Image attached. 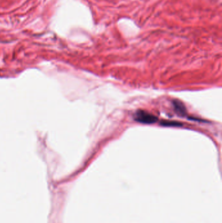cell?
Listing matches in <instances>:
<instances>
[{
    "instance_id": "2",
    "label": "cell",
    "mask_w": 222,
    "mask_h": 223,
    "mask_svg": "<svg viewBox=\"0 0 222 223\" xmlns=\"http://www.w3.org/2000/svg\"><path fill=\"white\" fill-rule=\"evenodd\" d=\"M173 106L175 108V110L176 111L177 113L179 114L180 115H185L186 114V109L184 106L182 105V103L179 101H174L173 102Z\"/></svg>"
},
{
    "instance_id": "3",
    "label": "cell",
    "mask_w": 222,
    "mask_h": 223,
    "mask_svg": "<svg viewBox=\"0 0 222 223\" xmlns=\"http://www.w3.org/2000/svg\"><path fill=\"white\" fill-rule=\"evenodd\" d=\"M164 125H168V126H179L181 125V124L176 121H168V122H165L164 123Z\"/></svg>"
},
{
    "instance_id": "1",
    "label": "cell",
    "mask_w": 222,
    "mask_h": 223,
    "mask_svg": "<svg viewBox=\"0 0 222 223\" xmlns=\"http://www.w3.org/2000/svg\"><path fill=\"white\" fill-rule=\"evenodd\" d=\"M134 119L137 122L144 124H152L156 123L158 118L155 115L144 110H137L134 115Z\"/></svg>"
}]
</instances>
